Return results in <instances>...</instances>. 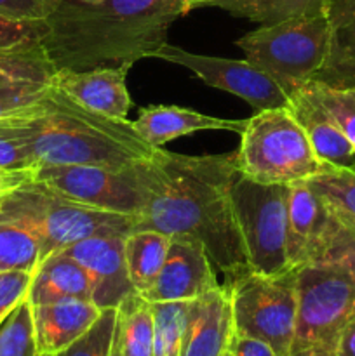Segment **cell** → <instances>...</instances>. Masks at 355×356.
I'll list each match as a JSON object with an SVG mask.
<instances>
[{
	"label": "cell",
	"instance_id": "32",
	"mask_svg": "<svg viewBox=\"0 0 355 356\" xmlns=\"http://www.w3.org/2000/svg\"><path fill=\"white\" fill-rule=\"evenodd\" d=\"M49 33L47 21H26L0 14V51L19 45L42 44Z\"/></svg>",
	"mask_w": 355,
	"mask_h": 356
},
{
	"label": "cell",
	"instance_id": "28",
	"mask_svg": "<svg viewBox=\"0 0 355 356\" xmlns=\"http://www.w3.org/2000/svg\"><path fill=\"white\" fill-rule=\"evenodd\" d=\"M188 302H150L153 315V356H180Z\"/></svg>",
	"mask_w": 355,
	"mask_h": 356
},
{
	"label": "cell",
	"instance_id": "15",
	"mask_svg": "<svg viewBox=\"0 0 355 356\" xmlns=\"http://www.w3.org/2000/svg\"><path fill=\"white\" fill-rule=\"evenodd\" d=\"M212 261L194 238H171L166 261L152 287L143 292L148 302L191 301L218 287Z\"/></svg>",
	"mask_w": 355,
	"mask_h": 356
},
{
	"label": "cell",
	"instance_id": "10",
	"mask_svg": "<svg viewBox=\"0 0 355 356\" xmlns=\"http://www.w3.org/2000/svg\"><path fill=\"white\" fill-rule=\"evenodd\" d=\"M31 181L77 204L138 219L152 184L150 160L129 167L40 165Z\"/></svg>",
	"mask_w": 355,
	"mask_h": 356
},
{
	"label": "cell",
	"instance_id": "20",
	"mask_svg": "<svg viewBox=\"0 0 355 356\" xmlns=\"http://www.w3.org/2000/svg\"><path fill=\"white\" fill-rule=\"evenodd\" d=\"M139 136L148 145L162 148L166 143L198 131H232L240 134L246 127V120H226L211 117L180 106H148L139 111L132 122Z\"/></svg>",
	"mask_w": 355,
	"mask_h": 356
},
{
	"label": "cell",
	"instance_id": "4",
	"mask_svg": "<svg viewBox=\"0 0 355 356\" xmlns=\"http://www.w3.org/2000/svg\"><path fill=\"white\" fill-rule=\"evenodd\" d=\"M296 301L291 351L310 346L334 351L341 329L355 315V245L347 228L327 256L296 268Z\"/></svg>",
	"mask_w": 355,
	"mask_h": 356
},
{
	"label": "cell",
	"instance_id": "31",
	"mask_svg": "<svg viewBox=\"0 0 355 356\" xmlns=\"http://www.w3.org/2000/svg\"><path fill=\"white\" fill-rule=\"evenodd\" d=\"M117 308L101 309L96 322L84 336L54 356H110Z\"/></svg>",
	"mask_w": 355,
	"mask_h": 356
},
{
	"label": "cell",
	"instance_id": "7",
	"mask_svg": "<svg viewBox=\"0 0 355 356\" xmlns=\"http://www.w3.org/2000/svg\"><path fill=\"white\" fill-rule=\"evenodd\" d=\"M247 61L274 76L289 94L312 82L329 52L326 14L261 24L235 42Z\"/></svg>",
	"mask_w": 355,
	"mask_h": 356
},
{
	"label": "cell",
	"instance_id": "24",
	"mask_svg": "<svg viewBox=\"0 0 355 356\" xmlns=\"http://www.w3.org/2000/svg\"><path fill=\"white\" fill-rule=\"evenodd\" d=\"M171 236L155 229H134L124 238L127 273L136 292L143 294L153 285L166 261Z\"/></svg>",
	"mask_w": 355,
	"mask_h": 356
},
{
	"label": "cell",
	"instance_id": "23",
	"mask_svg": "<svg viewBox=\"0 0 355 356\" xmlns=\"http://www.w3.org/2000/svg\"><path fill=\"white\" fill-rule=\"evenodd\" d=\"M110 356H153L152 306L139 292L117 306Z\"/></svg>",
	"mask_w": 355,
	"mask_h": 356
},
{
	"label": "cell",
	"instance_id": "30",
	"mask_svg": "<svg viewBox=\"0 0 355 356\" xmlns=\"http://www.w3.org/2000/svg\"><path fill=\"white\" fill-rule=\"evenodd\" d=\"M305 87L333 117L355 148V87H333L319 80H312Z\"/></svg>",
	"mask_w": 355,
	"mask_h": 356
},
{
	"label": "cell",
	"instance_id": "11",
	"mask_svg": "<svg viewBox=\"0 0 355 356\" xmlns=\"http://www.w3.org/2000/svg\"><path fill=\"white\" fill-rule=\"evenodd\" d=\"M152 58L190 70L207 86L226 90L249 103L254 113L289 106L291 94L274 76L246 58L225 59L195 54L167 42L153 52Z\"/></svg>",
	"mask_w": 355,
	"mask_h": 356
},
{
	"label": "cell",
	"instance_id": "36",
	"mask_svg": "<svg viewBox=\"0 0 355 356\" xmlns=\"http://www.w3.org/2000/svg\"><path fill=\"white\" fill-rule=\"evenodd\" d=\"M228 353L232 356H277V353L263 341L240 336L237 332H233L232 341H230Z\"/></svg>",
	"mask_w": 355,
	"mask_h": 356
},
{
	"label": "cell",
	"instance_id": "39",
	"mask_svg": "<svg viewBox=\"0 0 355 356\" xmlns=\"http://www.w3.org/2000/svg\"><path fill=\"white\" fill-rule=\"evenodd\" d=\"M289 356H336V355H334V351L326 350V348L310 346V348H301V350L291 351Z\"/></svg>",
	"mask_w": 355,
	"mask_h": 356
},
{
	"label": "cell",
	"instance_id": "40",
	"mask_svg": "<svg viewBox=\"0 0 355 356\" xmlns=\"http://www.w3.org/2000/svg\"><path fill=\"white\" fill-rule=\"evenodd\" d=\"M181 2L184 3L187 13H190V10L200 9V7H212L218 0H181Z\"/></svg>",
	"mask_w": 355,
	"mask_h": 356
},
{
	"label": "cell",
	"instance_id": "21",
	"mask_svg": "<svg viewBox=\"0 0 355 356\" xmlns=\"http://www.w3.org/2000/svg\"><path fill=\"white\" fill-rule=\"evenodd\" d=\"M329 52L313 80L333 87H355V0H326Z\"/></svg>",
	"mask_w": 355,
	"mask_h": 356
},
{
	"label": "cell",
	"instance_id": "37",
	"mask_svg": "<svg viewBox=\"0 0 355 356\" xmlns=\"http://www.w3.org/2000/svg\"><path fill=\"white\" fill-rule=\"evenodd\" d=\"M31 177H33V169L0 174V207H2L3 200H6V197L10 193V191L23 186L24 183L31 181Z\"/></svg>",
	"mask_w": 355,
	"mask_h": 356
},
{
	"label": "cell",
	"instance_id": "27",
	"mask_svg": "<svg viewBox=\"0 0 355 356\" xmlns=\"http://www.w3.org/2000/svg\"><path fill=\"white\" fill-rule=\"evenodd\" d=\"M42 261L40 242L24 226L0 221V271L35 273Z\"/></svg>",
	"mask_w": 355,
	"mask_h": 356
},
{
	"label": "cell",
	"instance_id": "26",
	"mask_svg": "<svg viewBox=\"0 0 355 356\" xmlns=\"http://www.w3.org/2000/svg\"><path fill=\"white\" fill-rule=\"evenodd\" d=\"M326 0H218L212 7L260 24L324 14Z\"/></svg>",
	"mask_w": 355,
	"mask_h": 356
},
{
	"label": "cell",
	"instance_id": "1",
	"mask_svg": "<svg viewBox=\"0 0 355 356\" xmlns=\"http://www.w3.org/2000/svg\"><path fill=\"white\" fill-rule=\"evenodd\" d=\"M150 169L148 200L134 229L197 240L228 282L246 273L249 266L230 195L239 174L237 152L178 155L159 148Z\"/></svg>",
	"mask_w": 355,
	"mask_h": 356
},
{
	"label": "cell",
	"instance_id": "22",
	"mask_svg": "<svg viewBox=\"0 0 355 356\" xmlns=\"http://www.w3.org/2000/svg\"><path fill=\"white\" fill-rule=\"evenodd\" d=\"M28 299L33 306L65 299L90 301L89 278L79 263L59 250L38 264L31 278Z\"/></svg>",
	"mask_w": 355,
	"mask_h": 356
},
{
	"label": "cell",
	"instance_id": "3",
	"mask_svg": "<svg viewBox=\"0 0 355 356\" xmlns=\"http://www.w3.org/2000/svg\"><path fill=\"white\" fill-rule=\"evenodd\" d=\"M6 127L21 131L33 169L40 165L129 167L148 162L159 152L136 132L131 120L94 113L56 86L33 110Z\"/></svg>",
	"mask_w": 355,
	"mask_h": 356
},
{
	"label": "cell",
	"instance_id": "44",
	"mask_svg": "<svg viewBox=\"0 0 355 356\" xmlns=\"http://www.w3.org/2000/svg\"><path fill=\"white\" fill-rule=\"evenodd\" d=\"M40 356H49V355H40Z\"/></svg>",
	"mask_w": 355,
	"mask_h": 356
},
{
	"label": "cell",
	"instance_id": "2",
	"mask_svg": "<svg viewBox=\"0 0 355 356\" xmlns=\"http://www.w3.org/2000/svg\"><path fill=\"white\" fill-rule=\"evenodd\" d=\"M184 14L181 0H61L42 47L56 70L131 68L166 44L169 26Z\"/></svg>",
	"mask_w": 355,
	"mask_h": 356
},
{
	"label": "cell",
	"instance_id": "34",
	"mask_svg": "<svg viewBox=\"0 0 355 356\" xmlns=\"http://www.w3.org/2000/svg\"><path fill=\"white\" fill-rule=\"evenodd\" d=\"M33 273L0 271V322L28 298Z\"/></svg>",
	"mask_w": 355,
	"mask_h": 356
},
{
	"label": "cell",
	"instance_id": "45",
	"mask_svg": "<svg viewBox=\"0 0 355 356\" xmlns=\"http://www.w3.org/2000/svg\"><path fill=\"white\" fill-rule=\"evenodd\" d=\"M226 356H232V355H230V353H228V355H226Z\"/></svg>",
	"mask_w": 355,
	"mask_h": 356
},
{
	"label": "cell",
	"instance_id": "6",
	"mask_svg": "<svg viewBox=\"0 0 355 356\" xmlns=\"http://www.w3.org/2000/svg\"><path fill=\"white\" fill-rule=\"evenodd\" d=\"M322 165L289 108L258 111L246 120L237 152L242 176L261 184H289L308 181Z\"/></svg>",
	"mask_w": 355,
	"mask_h": 356
},
{
	"label": "cell",
	"instance_id": "16",
	"mask_svg": "<svg viewBox=\"0 0 355 356\" xmlns=\"http://www.w3.org/2000/svg\"><path fill=\"white\" fill-rule=\"evenodd\" d=\"M233 332L228 287L218 285L188 302L180 356H226Z\"/></svg>",
	"mask_w": 355,
	"mask_h": 356
},
{
	"label": "cell",
	"instance_id": "8",
	"mask_svg": "<svg viewBox=\"0 0 355 356\" xmlns=\"http://www.w3.org/2000/svg\"><path fill=\"white\" fill-rule=\"evenodd\" d=\"M230 195L249 270L263 275L292 270L287 261L289 184H261L239 172Z\"/></svg>",
	"mask_w": 355,
	"mask_h": 356
},
{
	"label": "cell",
	"instance_id": "35",
	"mask_svg": "<svg viewBox=\"0 0 355 356\" xmlns=\"http://www.w3.org/2000/svg\"><path fill=\"white\" fill-rule=\"evenodd\" d=\"M61 0H0V14L26 21H47Z\"/></svg>",
	"mask_w": 355,
	"mask_h": 356
},
{
	"label": "cell",
	"instance_id": "14",
	"mask_svg": "<svg viewBox=\"0 0 355 356\" xmlns=\"http://www.w3.org/2000/svg\"><path fill=\"white\" fill-rule=\"evenodd\" d=\"M124 238L120 235L90 236L61 250L86 271L90 301L100 309L117 308L122 299L136 292L125 264Z\"/></svg>",
	"mask_w": 355,
	"mask_h": 356
},
{
	"label": "cell",
	"instance_id": "5",
	"mask_svg": "<svg viewBox=\"0 0 355 356\" xmlns=\"http://www.w3.org/2000/svg\"><path fill=\"white\" fill-rule=\"evenodd\" d=\"M0 221L30 229L40 242L42 261L90 236H125L134 232L136 225V218L77 204L35 181L7 195L0 207Z\"/></svg>",
	"mask_w": 355,
	"mask_h": 356
},
{
	"label": "cell",
	"instance_id": "29",
	"mask_svg": "<svg viewBox=\"0 0 355 356\" xmlns=\"http://www.w3.org/2000/svg\"><path fill=\"white\" fill-rule=\"evenodd\" d=\"M0 356H38L33 312L28 298L0 322Z\"/></svg>",
	"mask_w": 355,
	"mask_h": 356
},
{
	"label": "cell",
	"instance_id": "42",
	"mask_svg": "<svg viewBox=\"0 0 355 356\" xmlns=\"http://www.w3.org/2000/svg\"><path fill=\"white\" fill-rule=\"evenodd\" d=\"M348 232H350V229H348ZM352 233V240H354V245H355V233L354 232H350Z\"/></svg>",
	"mask_w": 355,
	"mask_h": 356
},
{
	"label": "cell",
	"instance_id": "19",
	"mask_svg": "<svg viewBox=\"0 0 355 356\" xmlns=\"http://www.w3.org/2000/svg\"><path fill=\"white\" fill-rule=\"evenodd\" d=\"M287 108L305 131L313 153L320 162L333 167L355 165L354 145L305 86L291 94Z\"/></svg>",
	"mask_w": 355,
	"mask_h": 356
},
{
	"label": "cell",
	"instance_id": "13",
	"mask_svg": "<svg viewBox=\"0 0 355 356\" xmlns=\"http://www.w3.org/2000/svg\"><path fill=\"white\" fill-rule=\"evenodd\" d=\"M343 226L331 214L308 181L289 183L287 261L291 268L322 259Z\"/></svg>",
	"mask_w": 355,
	"mask_h": 356
},
{
	"label": "cell",
	"instance_id": "9",
	"mask_svg": "<svg viewBox=\"0 0 355 356\" xmlns=\"http://www.w3.org/2000/svg\"><path fill=\"white\" fill-rule=\"evenodd\" d=\"M237 334L267 343L277 356H289L296 332V268L282 275L247 270L228 282Z\"/></svg>",
	"mask_w": 355,
	"mask_h": 356
},
{
	"label": "cell",
	"instance_id": "12",
	"mask_svg": "<svg viewBox=\"0 0 355 356\" xmlns=\"http://www.w3.org/2000/svg\"><path fill=\"white\" fill-rule=\"evenodd\" d=\"M58 73L42 44L0 51V127L31 111L52 89Z\"/></svg>",
	"mask_w": 355,
	"mask_h": 356
},
{
	"label": "cell",
	"instance_id": "41",
	"mask_svg": "<svg viewBox=\"0 0 355 356\" xmlns=\"http://www.w3.org/2000/svg\"><path fill=\"white\" fill-rule=\"evenodd\" d=\"M77 2H84V3H97V2H103V0H77Z\"/></svg>",
	"mask_w": 355,
	"mask_h": 356
},
{
	"label": "cell",
	"instance_id": "33",
	"mask_svg": "<svg viewBox=\"0 0 355 356\" xmlns=\"http://www.w3.org/2000/svg\"><path fill=\"white\" fill-rule=\"evenodd\" d=\"M30 169H33V160L21 131L0 127V170L17 172Z\"/></svg>",
	"mask_w": 355,
	"mask_h": 356
},
{
	"label": "cell",
	"instance_id": "25",
	"mask_svg": "<svg viewBox=\"0 0 355 356\" xmlns=\"http://www.w3.org/2000/svg\"><path fill=\"white\" fill-rule=\"evenodd\" d=\"M308 184L324 200L343 228L355 233V165L333 167L324 163Z\"/></svg>",
	"mask_w": 355,
	"mask_h": 356
},
{
	"label": "cell",
	"instance_id": "38",
	"mask_svg": "<svg viewBox=\"0 0 355 356\" xmlns=\"http://www.w3.org/2000/svg\"><path fill=\"white\" fill-rule=\"evenodd\" d=\"M334 355L355 356V315L341 329L340 336H338L336 348H334Z\"/></svg>",
	"mask_w": 355,
	"mask_h": 356
},
{
	"label": "cell",
	"instance_id": "17",
	"mask_svg": "<svg viewBox=\"0 0 355 356\" xmlns=\"http://www.w3.org/2000/svg\"><path fill=\"white\" fill-rule=\"evenodd\" d=\"M127 72L129 68L125 66L93 68L84 72L58 70L54 86L87 110L124 120L131 110V97L125 86Z\"/></svg>",
	"mask_w": 355,
	"mask_h": 356
},
{
	"label": "cell",
	"instance_id": "18",
	"mask_svg": "<svg viewBox=\"0 0 355 356\" xmlns=\"http://www.w3.org/2000/svg\"><path fill=\"white\" fill-rule=\"evenodd\" d=\"M38 356H54L90 329L101 309L86 299H65L49 305H31Z\"/></svg>",
	"mask_w": 355,
	"mask_h": 356
},
{
	"label": "cell",
	"instance_id": "43",
	"mask_svg": "<svg viewBox=\"0 0 355 356\" xmlns=\"http://www.w3.org/2000/svg\"><path fill=\"white\" fill-rule=\"evenodd\" d=\"M0 174H3V170H0Z\"/></svg>",
	"mask_w": 355,
	"mask_h": 356
}]
</instances>
